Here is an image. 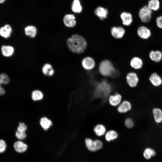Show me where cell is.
<instances>
[{
	"mask_svg": "<svg viewBox=\"0 0 162 162\" xmlns=\"http://www.w3.org/2000/svg\"><path fill=\"white\" fill-rule=\"evenodd\" d=\"M64 25L68 28H73L76 24L75 16L72 14H67L64 17L63 19Z\"/></svg>",
	"mask_w": 162,
	"mask_h": 162,
	"instance_id": "obj_13",
	"label": "cell"
},
{
	"mask_svg": "<svg viewBox=\"0 0 162 162\" xmlns=\"http://www.w3.org/2000/svg\"><path fill=\"white\" fill-rule=\"evenodd\" d=\"M155 25L159 29H162V15L156 17L155 19Z\"/></svg>",
	"mask_w": 162,
	"mask_h": 162,
	"instance_id": "obj_32",
	"label": "cell"
},
{
	"mask_svg": "<svg viewBox=\"0 0 162 162\" xmlns=\"http://www.w3.org/2000/svg\"><path fill=\"white\" fill-rule=\"evenodd\" d=\"M98 69L100 73L104 76H112L116 71L111 61L107 59L103 60L100 62Z\"/></svg>",
	"mask_w": 162,
	"mask_h": 162,
	"instance_id": "obj_3",
	"label": "cell"
},
{
	"mask_svg": "<svg viewBox=\"0 0 162 162\" xmlns=\"http://www.w3.org/2000/svg\"><path fill=\"white\" fill-rule=\"evenodd\" d=\"M136 33L138 36L143 40L149 39L152 34L151 30L146 25L142 24L138 27Z\"/></svg>",
	"mask_w": 162,
	"mask_h": 162,
	"instance_id": "obj_5",
	"label": "cell"
},
{
	"mask_svg": "<svg viewBox=\"0 0 162 162\" xmlns=\"http://www.w3.org/2000/svg\"><path fill=\"white\" fill-rule=\"evenodd\" d=\"M154 117L156 122L159 123L162 122V111L159 109L154 108L153 110Z\"/></svg>",
	"mask_w": 162,
	"mask_h": 162,
	"instance_id": "obj_27",
	"label": "cell"
},
{
	"mask_svg": "<svg viewBox=\"0 0 162 162\" xmlns=\"http://www.w3.org/2000/svg\"><path fill=\"white\" fill-rule=\"evenodd\" d=\"M25 34L31 38H34L37 35V29L33 25H29L26 26L24 29Z\"/></svg>",
	"mask_w": 162,
	"mask_h": 162,
	"instance_id": "obj_17",
	"label": "cell"
},
{
	"mask_svg": "<svg viewBox=\"0 0 162 162\" xmlns=\"http://www.w3.org/2000/svg\"><path fill=\"white\" fill-rule=\"evenodd\" d=\"M27 129V126L26 124L23 122H20L19 123L17 130L26 132Z\"/></svg>",
	"mask_w": 162,
	"mask_h": 162,
	"instance_id": "obj_36",
	"label": "cell"
},
{
	"mask_svg": "<svg viewBox=\"0 0 162 162\" xmlns=\"http://www.w3.org/2000/svg\"><path fill=\"white\" fill-rule=\"evenodd\" d=\"M42 71L45 76H51L55 73V70L52 65L49 63H46L44 64L42 68Z\"/></svg>",
	"mask_w": 162,
	"mask_h": 162,
	"instance_id": "obj_18",
	"label": "cell"
},
{
	"mask_svg": "<svg viewBox=\"0 0 162 162\" xmlns=\"http://www.w3.org/2000/svg\"><path fill=\"white\" fill-rule=\"evenodd\" d=\"M85 142L86 146L88 150L92 152L97 151L94 141L92 140L91 139L87 138L86 139Z\"/></svg>",
	"mask_w": 162,
	"mask_h": 162,
	"instance_id": "obj_30",
	"label": "cell"
},
{
	"mask_svg": "<svg viewBox=\"0 0 162 162\" xmlns=\"http://www.w3.org/2000/svg\"><path fill=\"white\" fill-rule=\"evenodd\" d=\"M40 124L41 127L45 130H47L52 125V121L46 117H42L40 119Z\"/></svg>",
	"mask_w": 162,
	"mask_h": 162,
	"instance_id": "obj_22",
	"label": "cell"
},
{
	"mask_svg": "<svg viewBox=\"0 0 162 162\" xmlns=\"http://www.w3.org/2000/svg\"><path fill=\"white\" fill-rule=\"evenodd\" d=\"M111 89L110 85L106 81L104 80L97 86L94 95L97 98H105L109 95Z\"/></svg>",
	"mask_w": 162,
	"mask_h": 162,
	"instance_id": "obj_2",
	"label": "cell"
},
{
	"mask_svg": "<svg viewBox=\"0 0 162 162\" xmlns=\"http://www.w3.org/2000/svg\"><path fill=\"white\" fill-rule=\"evenodd\" d=\"M14 47L9 44H3L0 47V52L2 56L5 58H10L13 56L15 52Z\"/></svg>",
	"mask_w": 162,
	"mask_h": 162,
	"instance_id": "obj_6",
	"label": "cell"
},
{
	"mask_svg": "<svg viewBox=\"0 0 162 162\" xmlns=\"http://www.w3.org/2000/svg\"><path fill=\"white\" fill-rule=\"evenodd\" d=\"M148 57L152 61L159 63L162 60V52L159 50H151L149 53Z\"/></svg>",
	"mask_w": 162,
	"mask_h": 162,
	"instance_id": "obj_11",
	"label": "cell"
},
{
	"mask_svg": "<svg viewBox=\"0 0 162 162\" xmlns=\"http://www.w3.org/2000/svg\"><path fill=\"white\" fill-rule=\"evenodd\" d=\"M68 47L71 52L77 54L83 52L86 50L87 44L85 38L77 34L72 35L67 40Z\"/></svg>",
	"mask_w": 162,
	"mask_h": 162,
	"instance_id": "obj_1",
	"label": "cell"
},
{
	"mask_svg": "<svg viewBox=\"0 0 162 162\" xmlns=\"http://www.w3.org/2000/svg\"><path fill=\"white\" fill-rule=\"evenodd\" d=\"M31 98L32 100L34 101H39L43 98L44 94L40 90H35L32 92Z\"/></svg>",
	"mask_w": 162,
	"mask_h": 162,
	"instance_id": "obj_26",
	"label": "cell"
},
{
	"mask_svg": "<svg viewBox=\"0 0 162 162\" xmlns=\"http://www.w3.org/2000/svg\"><path fill=\"white\" fill-rule=\"evenodd\" d=\"M126 79L129 85L132 87L136 86L139 81L138 75L136 73L133 72L128 74Z\"/></svg>",
	"mask_w": 162,
	"mask_h": 162,
	"instance_id": "obj_10",
	"label": "cell"
},
{
	"mask_svg": "<svg viewBox=\"0 0 162 162\" xmlns=\"http://www.w3.org/2000/svg\"><path fill=\"white\" fill-rule=\"evenodd\" d=\"M149 79L152 83L155 86H159L162 83L161 77L156 73H152L150 75Z\"/></svg>",
	"mask_w": 162,
	"mask_h": 162,
	"instance_id": "obj_20",
	"label": "cell"
},
{
	"mask_svg": "<svg viewBox=\"0 0 162 162\" xmlns=\"http://www.w3.org/2000/svg\"><path fill=\"white\" fill-rule=\"evenodd\" d=\"M123 25L129 26L133 23L134 18L132 13L129 11H124L120 15Z\"/></svg>",
	"mask_w": 162,
	"mask_h": 162,
	"instance_id": "obj_7",
	"label": "cell"
},
{
	"mask_svg": "<svg viewBox=\"0 0 162 162\" xmlns=\"http://www.w3.org/2000/svg\"><path fill=\"white\" fill-rule=\"evenodd\" d=\"M144 63L142 59L140 57L135 56L133 57L130 62V66L135 70L141 69L143 66Z\"/></svg>",
	"mask_w": 162,
	"mask_h": 162,
	"instance_id": "obj_14",
	"label": "cell"
},
{
	"mask_svg": "<svg viewBox=\"0 0 162 162\" xmlns=\"http://www.w3.org/2000/svg\"><path fill=\"white\" fill-rule=\"evenodd\" d=\"M95 148L96 151L100 149L103 147V144L102 142L98 140H94Z\"/></svg>",
	"mask_w": 162,
	"mask_h": 162,
	"instance_id": "obj_37",
	"label": "cell"
},
{
	"mask_svg": "<svg viewBox=\"0 0 162 162\" xmlns=\"http://www.w3.org/2000/svg\"><path fill=\"white\" fill-rule=\"evenodd\" d=\"M147 5L149 9L153 12L158 10L160 6V2L159 0H149Z\"/></svg>",
	"mask_w": 162,
	"mask_h": 162,
	"instance_id": "obj_19",
	"label": "cell"
},
{
	"mask_svg": "<svg viewBox=\"0 0 162 162\" xmlns=\"http://www.w3.org/2000/svg\"><path fill=\"white\" fill-rule=\"evenodd\" d=\"M71 9L75 13H80L82 10V7L80 0H74L72 5Z\"/></svg>",
	"mask_w": 162,
	"mask_h": 162,
	"instance_id": "obj_25",
	"label": "cell"
},
{
	"mask_svg": "<svg viewBox=\"0 0 162 162\" xmlns=\"http://www.w3.org/2000/svg\"><path fill=\"white\" fill-rule=\"evenodd\" d=\"M81 65L85 69L90 70L94 68L95 63L94 60L92 58L87 56L82 59L81 62Z\"/></svg>",
	"mask_w": 162,
	"mask_h": 162,
	"instance_id": "obj_9",
	"label": "cell"
},
{
	"mask_svg": "<svg viewBox=\"0 0 162 162\" xmlns=\"http://www.w3.org/2000/svg\"><path fill=\"white\" fill-rule=\"evenodd\" d=\"M13 32V28L9 24H6L0 27V36L4 39L10 38Z\"/></svg>",
	"mask_w": 162,
	"mask_h": 162,
	"instance_id": "obj_8",
	"label": "cell"
},
{
	"mask_svg": "<svg viewBox=\"0 0 162 162\" xmlns=\"http://www.w3.org/2000/svg\"><path fill=\"white\" fill-rule=\"evenodd\" d=\"M111 34L113 37L116 39H120L124 36L125 31L121 26H114L110 30Z\"/></svg>",
	"mask_w": 162,
	"mask_h": 162,
	"instance_id": "obj_12",
	"label": "cell"
},
{
	"mask_svg": "<svg viewBox=\"0 0 162 162\" xmlns=\"http://www.w3.org/2000/svg\"><path fill=\"white\" fill-rule=\"evenodd\" d=\"M106 131V129L104 125L101 124L96 125L94 128V131L96 134L99 136L104 134Z\"/></svg>",
	"mask_w": 162,
	"mask_h": 162,
	"instance_id": "obj_28",
	"label": "cell"
},
{
	"mask_svg": "<svg viewBox=\"0 0 162 162\" xmlns=\"http://www.w3.org/2000/svg\"><path fill=\"white\" fill-rule=\"evenodd\" d=\"M8 76L6 73H0V96L4 95L5 93L4 89L1 86L2 84L7 85L10 82Z\"/></svg>",
	"mask_w": 162,
	"mask_h": 162,
	"instance_id": "obj_16",
	"label": "cell"
},
{
	"mask_svg": "<svg viewBox=\"0 0 162 162\" xmlns=\"http://www.w3.org/2000/svg\"><path fill=\"white\" fill-rule=\"evenodd\" d=\"M5 0H0V3H3Z\"/></svg>",
	"mask_w": 162,
	"mask_h": 162,
	"instance_id": "obj_38",
	"label": "cell"
},
{
	"mask_svg": "<svg viewBox=\"0 0 162 162\" xmlns=\"http://www.w3.org/2000/svg\"><path fill=\"white\" fill-rule=\"evenodd\" d=\"M118 136L117 133L114 130H110L108 131L105 136L106 140L110 142L116 139Z\"/></svg>",
	"mask_w": 162,
	"mask_h": 162,
	"instance_id": "obj_29",
	"label": "cell"
},
{
	"mask_svg": "<svg viewBox=\"0 0 162 162\" xmlns=\"http://www.w3.org/2000/svg\"><path fill=\"white\" fill-rule=\"evenodd\" d=\"M14 147L15 151L21 153L25 152L27 148V145L21 141H17L14 144Z\"/></svg>",
	"mask_w": 162,
	"mask_h": 162,
	"instance_id": "obj_21",
	"label": "cell"
},
{
	"mask_svg": "<svg viewBox=\"0 0 162 162\" xmlns=\"http://www.w3.org/2000/svg\"><path fill=\"white\" fill-rule=\"evenodd\" d=\"M124 123L126 127L129 128H132L134 125L133 121L131 118H129L125 120Z\"/></svg>",
	"mask_w": 162,
	"mask_h": 162,
	"instance_id": "obj_35",
	"label": "cell"
},
{
	"mask_svg": "<svg viewBox=\"0 0 162 162\" xmlns=\"http://www.w3.org/2000/svg\"><path fill=\"white\" fill-rule=\"evenodd\" d=\"M131 107L130 103L129 101L125 100L123 101L119 105L118 108V110L120 113H125L130 110Z\"/></svg>",
	"mask_w": 162,
	"mask_h": 162,
	"instance_id": "obj_24",
	"label": "cell"
},
{
	"mask_svg": "<svg viewBox=\"0 0 162 162\" xmlns=\"http://www.w3.org/2000/svg\"><path fill=\"white\" fill-rule=\"evenodd\" d=\"M94 14L100 20H103L107 18L108 10L103 7L98 6L95 9Z\"/></svg>",
	"mask_w": 162,
	"mask_h": 162,
	"instance_id": "obj_15",
	"label": "cell"
},
{
	"mask_svg": "<svg viewBox=\"0 0 162 162\" xmlns=\"http://www.w3.org/2000/svg\"><path fill=\"white\" fill-rule=\"evenodd\" d=\"M7 145L4 140L0 139V153L4 152L6 148Z\"/></svg>",
	"mask_w": 162,
	"mask_h": 162,
	"instance_id": "obj_34",
	"label": "cell"
},
{
	"mask_svg": "<svg viewBox=\"0 0 162 162\" xmlns=\"http://www.w3.org/2000/svg\"><path fill=\"white\" fill-rule=\"evenodd\" d=\"M155 154V152L153 149L149 148H147L145 149L144 153L143 156L146 159H149L153 156Z\"/></svg>",
	"mask_w": 162,
	"mask_h": 162,
	"instance_id": "obj_31",
	"label": "cell"
},
{
	"mask_svg": "<svg viewBox=\"0 0 162 162\" xmlns=\"http://www.w3.org/2000/svg\"><path fill=\"white\" fill-rule=\"evenodd\" d=\"M16 137L18 139L22 140L25 139L26 136V134L25 132L16 131L15 133Z\"/></svg>",
	"mask_w": 162,
	"mask_h": 162,
	"instance_id": "obj_33",
	"label": "cell"
},
{
	"mask_svg": "<svg viewBox=\"0 0 162 162\" xmlns=\"http://www.w3.org/2000/svg\"><path fill=\"white\" fill-rule=\"evenodd\" d=\"M153 11L148 7L147 5L143 6L140 8L138 13V17L142 24L147 25L152 20Z\"/></svg>",
	"mask_w": 162,
	"mask_h": 162,
	"instance_id": "obj_4",
	"label": "cell"
},
{
	"mask_svg": "<svg viewBox=\"0 0 162 162\" xmlns=\"http://www.w3.org/2000/svg\"><path fill=\"white\" fill-rule=\"evenodd\" d=\"M121 99V96L120 94L117 93L114 95H112L110 96L109 102L110 105L115 106L120 104Z\"/></svg>",
	"mask_w": 162,
	"mask_h": 162,
	"instance_id": "obj_23",
	"label": "cell"
}]
</instances>
